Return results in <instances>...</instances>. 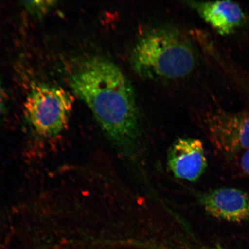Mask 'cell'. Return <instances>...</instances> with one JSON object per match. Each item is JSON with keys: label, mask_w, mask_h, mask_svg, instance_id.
<instances>
[{"label": "cell", "mask_w": 249, "mask_h": 249, "mask_svg": "<svg viewBox=\"0 0 249 249\" xmlns=\"http://www.w3.org/2000/svg\"><path fill=\"white\" fill-rule=\"evenodd\" d=\"M6 105H7V98L1 84L0 83V121L5 116L6 111Z\"/></svg>", "instance_id": "cell-9"}, {"label": "cell", "mask_w": 249, "mask_h": 249, "mask_svg": "<svg viewBox=\"0 0 249 249\" xmlns=\"http://www.w3.org/2000/svg\"><path fill=\"white\" fill-rule=\"evenodd\" d=\"M70 83L119 153L135 161L142 149L141 117L131 84L113 62L100 56L83 59Z\"/></svg>", "instance_id": "cell-1"}, {"label": "cell", "mask_w": 249, "mask_h": 249, "mask_svg": "<svg viewBox=\"0 0 249 249\" xmlns=\"http://www.w3.org/2000/svg\"><path fill=\"white\" fill-rule=\"evenodd\" d=\"M167 163L176 178L190 182L197 181L208 166L203 143L198 139H177L168 149Z\"/></svg>", "instance_id": "cell-5"}, {"label": "cell", "mask_w": 249, "mask_h": 249, "mask_svg": "<svg viewBox=\"0 0 249 249\" xmlns=\"http://www.w3.org/2000/svg\"><path fill=\"white\" fill-rule=\"evenodd\" d=\"M200 17L222 36H228L244 26L247 17L241 6L231 1L190 3Z\"/></svg>", "instance_id": "cell-7"}, {"label": "cell", "mask_w": 249, "mask_h": 249, "mask_svg": "<svg viewBox=\"0 0 249 249\" xmlns=\"http://www.w3.org/2000/svg\"><path fill=\"white\" fill-rule=\"evenodd\" d=\"M208 249H224L220 248V247H216V248H213Z\"/></svg>", "instance_id": "cell-11"}, {"label": "cell", "mask_w": 249, "mask_h": 249, "mask_svg": "<svg viewBox=\"0 0 249 249\" xmlns=\"http://www.w3.org/2000/svg\"><path fill=\"white\" fill-rule=\"evenodd\" d=\"M241 166L244 172L249 175V149L246 150L242 155Z\"/></svg>", "instance_id": "cell-10"}, {"label": "cell", "mask_w": 249, "mask_h": 249, "mask_svg": "<svg viewBox=\"0 0 249 249\" xmlns=\"http://www.w3.org/2000/svg\"><path fill=\"white\" fill-rule=\"evenodd\" d=\"M204 124L210 142L221 153L231 155L249 149V110L217 109L205 115Z\"/></svg>", "instance_id": "cell-4"}, {"label": "cell", "mask_w": 249, "mask_h": 249, "mask_svg": "<svg viewBox=\"0 0 249 249\" xmlns=\"http://www.w3.org/2000/svg\"><path fill=\"white\" fill-rule=\"evenodd\" d=\"M130 61L139 76L151 80H173L192 73L197 62L194 47L170 28L148 31L136 42Z\"/></svg>", "instance_id": "cell-2"}, {"label": "cell", "mask_w": 249, "mask_h": 249, "mask_svg": "<svg viewBox=\"0 0 249 249\" xmlns=\"http://www.w3.org/2000/svg\"><path fill=\"white\" fill-rule=\"evenodd\" d=\"M25 9L30 14L37 18H42L53 8L56 1H26L22 2Z\"/></svg>", "instance_id": "cell-8"}, {"label": "cell", "mask_w": 249, "mask_h": 249, "mask_svg": "<svg viewBox=\"0 0 249 249\" xmlns=\"http://www.w3.org/2000/svg\"><path fill=\"white\" fill-rule=\"evenodd\" d=\"M73 99L61 87L38 84L31 88L24 104L33 129L43 138H54L68 125Z\"/></svg>", "instance_id": "cell-3"}, {"label": "cell", "mask_w": 249, "mask_h": 249, "mask_svg": "<svg viewBox=\"0 0 249 249\" xmlns=\"http://www.w3.org/2000/svg\"><path fill=\"white\" fill-rule=\"evenodd\" d=\"M204 210L216 219L232 223L249 220V195L234 188L210 190L198 195Z\"/></svg>", "instance_id": "cell-6"}]
</instances>
